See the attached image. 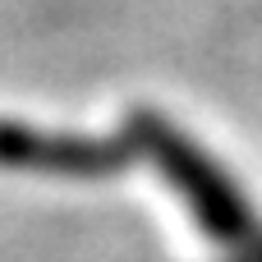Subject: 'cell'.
<instances>
[{"label": "cell", "instance_id": "6da1fadb", "mask_svg": "<svg viewBox=\"0 0 262 262\" xmlns=\"http://www.w3.org/2000/svg\"><path fill=\"white\" fill-rule=\"evenodd\" d=\"M124 147H129V157H143L166 175V184L184 198V207L203 221L207 235L239 239L253 226V212H249L235 175L161 111H134L124 120Z\"/></svg>", "mask_w": 262, "mask_h": 262}, {"label": "cell", "instance_id": "7a4b0ae2", "mask_svg": "<svg viewBox=\"0 0 262 262\" xmlns=\"http://www.w3.org/2000/svg\"><path fill=\"white\" fill-rule=\"evenodd\" d=\"M129 157L124 138H88L64 129H32L0 120V166L37 170V175H111Z\"/></svg>", "mask_w": 262, "mask_h": 262}]
</instances>
